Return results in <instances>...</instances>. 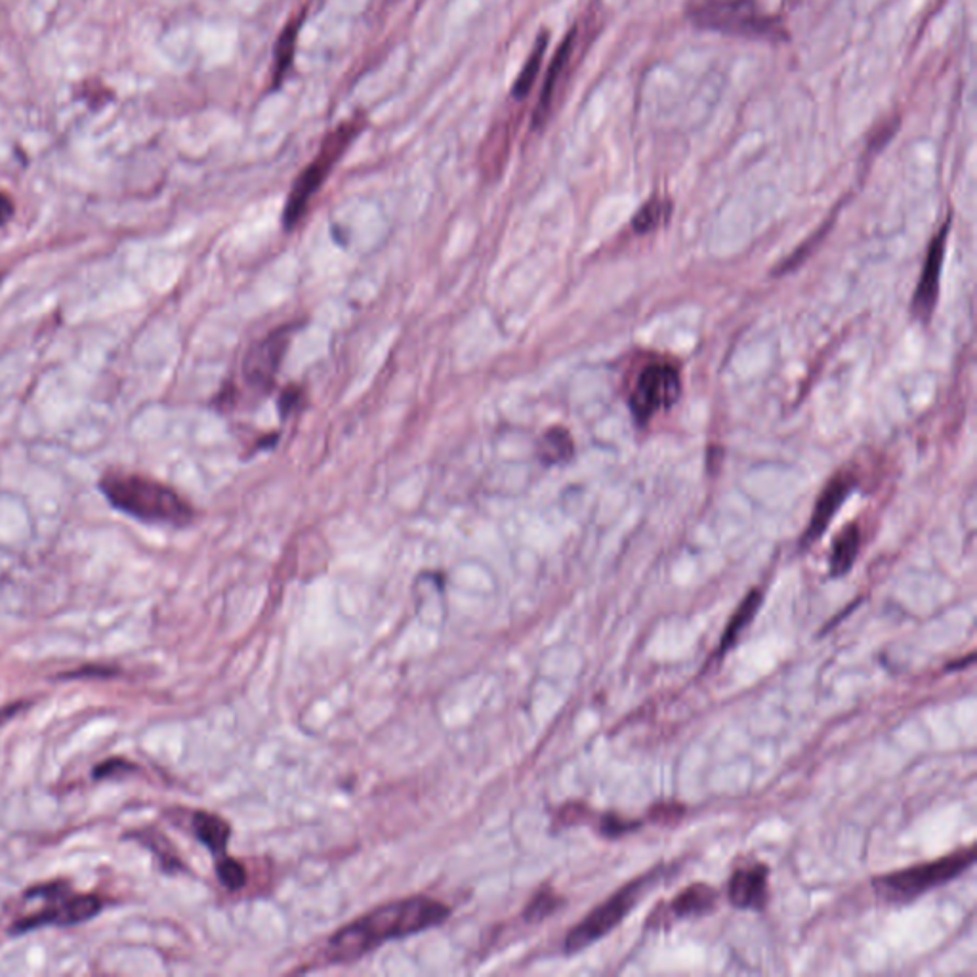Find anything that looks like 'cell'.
<instances>
[{
  "label": "cell",
  "mask_w": 977,
  "mask_h": 977,
  "mask_svg": "<svg viewBox=\"0 0 977 977\" xmlns=\"http://www.w3.org/2000/svg\"><path fill=\"white\" fill-rule=\"evenodd\" d=\"M102 899L96 896L61 897L58 903L33 914L30 919L18 922L14 930H18V934H22V932H30L35 928L46 927V924L74 927V924H81V922L94 919L96 914L102 911Z\"/></svg>",
  "instance_id": "cell-9"
},
{
  "label": "cell",
  "mask_w": 977,
  "mask_h": 977,
  "mask_svg": "<svg viewBox=\"0 0 977 977\" xmlns=\"http://www.w3.org/2000/svg\"><path fill=\"white\" fill-rule=\"evenodd\" d=\"M860 527L855 526V524H850V526H847L844 531L840 532L839 537H836V540H834V544H832V576H844L846 575L847 571L854 568L855 558H857V554H860Z\"/></svg>",
  "instance_id": "cell-18"
},
{
  "label": "cell",
  "mask_w": 977,
  "mask_h": 977,
  "mask_svg": "<svg viewBox=\"0 0 977 977\" xmlns=\"http://www.w3.org/2000/svg\"><path fill=\"white\" fill-rule=\"evenodd\" d=\"M304 15L294 18L292 22L287 23L285 30L279 35L278 44H276V54H273V69H271V79L273 87L278 88L281 81L285 79L287 71L291 69L292 59L296 54V41H299L300 25H302Z\"/></svg>",
  "instance_id": "cell-16"
},
{
  "label": "cell",
  "mask_w": 977,
  "mask_h": 977,
  "mask_svg": "<svg viewBox=\"0 0 977 977\" xmlns=\"http://www.w3.org/2000/svg\"><path fill=\"white\" fill-rule=\"evenodd\" d=\"M716 899H718V894L715 888H710L708 884H693L687 890L674 897L669 917L671 919L672 914H674V919L703 917L715 909Z\"/></svg>",
  "instance_id": "cell-14"
},
{
  "label": "cell",
  "mask_w": 977,
  "mask_h": 977,
  "mask_svg": "<svg viewBox=\"0 0 977 977\" xmlns=\"http://www.w3.org/2000/svg\"><path fill=\"white\" fill-rule=\"evenodd\" d=\"M669 211H671V204L664 203L661 199H653L650 203L643 204L632 220L636 234L653 232L669 216Z\"/></svg>",
  "instance_id": "cell-21"
},
{
  "label": "cell",
  "mask_w": 977,
  "mask_h": 977,
  "mask_svg": "<svg viewBox=\"0 0 977 977\" xmlns=\"http://www.w3.org/2000/svg\"><path fill=\"white\" fill-rule=\"evenodd\" d=\"M291 327H279L260 342L250 346L243 361V377L255 392L268 394L276 386L279 369L291 344Z\"/></svg>",
  "instance_id": "cell-8"
},
{
  "label": "cell",
  "mask_w": 977,
  "mask_h": 977,
  "mask_svg": "<svg viewBox=\"0 0 977 977\" xmlns=\"http://www.w3.org/2000/svg\"><path fill=\"white\" fill-rule=\"evenodd\" d=\"M638 827H640V821H627V819H622L617 813H606V816L599 819V832L606 839H619L622 834L636 831Z\"/></svg>",
  "instance_id": "cell-24"
},
{
  "label": "cell",
  "mask_w": 977,
  "mask_h": 977,
  "mask_svg": "<svg viewBox=\"0 0 977 977\" xmlns=\"http://www.w3.org/2000/svg\"><path fill=\"white\" fill-rule=\"evenodd\" d=\"M191 827H193L199 842L209 847L218 860L227 855V842H229L232 829L222 817L206 813V811H198V813H193Z\"/></svg>",
  "instance_id": "cell-15"
},
{
  "label": "cell",
  "mask_w": 977,
  "mask_h": 977,
  "mask_svg": "<svg viewBox=\"0 0 977 977\" xmlns=\"http://www.w3.org/2000/svg\"><path fill=\"white\" fill-rule=\"evenodd\" d=\"M575 38L576 30H571L570 35L563 38L562 46L558 48L554 59H552V64H550L547 81H544V87H542V92H540L539 103H537V110H535V115H532V126H535V128H540L542 124L547 123L550 110H552V102H554L555 87H558V82L562 79L563 71H565L568 61L571 59V54H573V48H575Z\"/></svg>",
  "instance_id": "cell-13"
},
{
  "label": "cell",
  "mask_w": 977,
  "mask_h": 977,
  "mask_svg": "<svg viewBox=\"0 0 977 977\" xmlns=\"http://www.w3.org/2000/svg\"><path fill=\"white\" fill-rule=\"evenodd\" d=\"M976 850L974 846L945 855L941 860L922 863L917 867L903 868L891 875L878 876L873 880L875 891L886 903H909L927 891L934 890L941 884L955 880L966 868L974 865Z\"/></svg>",
  "instance_id": "cell-5"
},
{
  "label": "cell",
  "mask_w": 977,
  "mask_h": 977,
  "mask_svg": "<svg viewBox=\"0 0 977 977\" xmlns=\"http://www.w3.org/2000/svg\"><path fill=\"white\" fill-rule=\"evenodd\" d=\"M12 216H14V203L8 195L0 193V226H4Z\"/></svg>",
  "instance_id": "cell-27"
},
{
  "label": "cell",
  "mask_w": 977,
  "mask_h": 977,
  "mask_svg": "<svg viewBox=\"0 0 977 977\" xmlns=\"http://www.w3.org/2000/svg\"><path fill=\"white\" fill-rule=\"evenodd\" d=\"M573 449L575 447H573L570 431L563 430L560 426L544 431V436L540 438L539 454L544 464L568 462L573 457Z\"/></svg>",
  "instance_id": "cell-20"
},
{
  "label": "cell",
  "mask_w": 977,
  "mask_h": 977,
  "mask_svg": "<svg viewBox=\"0 0 977 977\" xmlns=\"http://www.w3.org/2000/svg\"><path fill=\"white\" fill-rule=\"evenodd\" d=\"M948 227H951V224H948L947 220V224L941 227L940 234L935 235L934 242L930 243L924 270H922L919 287H917L914 296H912V315L920 322H930V317L934 315L937 292H940L941 266H943V256H945Z\"/></svg>",
  "instance_id": "cell-10"
},
{
  "label": "cell",
  "mask_w": 977,
  "mask_h": 977,
  "mask_svg": "<svg viewBox=\"0 0 977 977\" xmlns=\"http://www.w3.org/2000/svg\"><path fill=\"white\" fill-rule=\"evenodd\" d=\"M216 873H218L220 883L226 886L227 890H242L247 884V871L239 861L232 860L229 855L220 857L216 863Z\"/></svg>",
  "instance_id": "cell-22"
},
{
  "label": "cell",
  "mask_w": 977,
  "mask_h": 977,
  "mask_svg": "<svg viewBox=\"0 0 977 977\" xmlns=\"http://www.w3.org/2000/svg\"><path fill=\"white\" fill-rule=\"evenodd\" d=\"M656 878H659L656 871L651 875L642 876L635 883L622 886L615 896L607 899L606 903L594 909L581 924H576L571 930L568 940H565V953L575 955L619 927L620 922L635 911L636 905L642 899L643 894L655 884Z\"/></svg>",
  "instance_id": "cell-6"
},
{
  "label": "cell",
  "mask_w": 977,
  "mask_h": 977,
  "mask_svg": "<svg viewBox=\"0 0 977 977\" xmlns=\"http://www.w3.org/2000/svg\"><path fill=\"white\" fill-rule=\"evenodd\" d=\"M22 705H14V707L7 708V710H2L0 712V723L7 722L8 718L12 715H18L20 710H22Z\"/></svg>",
  "instance_id": "cell-28"
},
{
  "label": "cell",
  "mask_w": 977,
  "mask_h": 977,
  "mask_svg": "<svg viewBox=\"0 0 977 977\" xmlns=\"http://www.w3.org/2000/svg\"><path fill=\"white\" fill-rule=\"evenodd\" d=\"M855 485H857V482H855L852 475L839 474L836 478H832L829 485L821 493V496H819L816 512L811 516L810 526L804 532V548L811 547V544H816L817 540L821 539V535L827 531V527L831 526L834 514L844 504L847 495L854 491Z\"/></svg>",
  "instance_id": "cell-11"
},
{
  "label": "cell",
  "mask_w": 977,
  "mask_h": 977,
  "mask_svg": "<svg viewBox=\"0 0 977 977\" xmlns=\"http://www.w3.org/2000/svg\"><path fill=\"white\" fill-rule=\"evenodd\" d=\"M728 899L737 909L762 911L767 903V867L737 868L728 884Z\"/></svg>",
  "instance_id": "cell-12"
},
{
  "label": "cell",
  "mask_w": 977,
  "mask_h": 977,
  "mask_svg": "<svg viewBox=\"0 0 977 977\" xmlns=\"http://www.w3.org/2000/svg\"><path fill=\"white\" fill-rule=\"evenodd\" d=\"M682 394V380L676 367L653 363L640 372L630 394V411L636 423L643 426L664 408L672 407Z\"/></svg>",
  "instance_id": "cell-7"
},
{
  "label": "cell",
  "mask_w": 977,
  "mask_h": 977,
  "mask_svg": "<svg viewBox=\"0 0 977 977\" xmlns=\"http://www.w3.org/2000/svg\"><path fill=\"white\" fill-rule=\"evenodd\" d=\"M449 919V907L431 897L416 896L380 905L361 919L338 930L323 948V964H350L382 943L402 940L439 927Z\"/></svg>",
  "instance_id": "cell-1"
},
{
  "label": "cell",
  "mask_w": 977,
  "mask_h": 977,
  "mask_svg": "<svg viewBox=\"0 0 977 977\" xmlns=\"http://www.w3.org/2000/svg\"><path fill=\"white\" fill-rule=\"evenodd\" d=\"M132 770H134V766L126 760H108V762H103L102 766L96 767L94 775L98 779H103V777L126 774V772H132Z\"/></svg>",
  "instance_id": "cell-26"
},
{
  "label": "cell",
  "mask_w": 977,
  "mask_h": 977,
  "mask_svg": "<svg viewBox=\"0 0 977 977\" xmlns=\"http://www.w3.org/2000/svg\"><path fill=\"white\" fill-rule=\"evenodd\" d=\"M684 811H686V808L680 806V804L663 802L656 804V806L651 808L650 817L656 823L672 824L680 821V817L684 816Z\"/></svg>",
  "instance_id": "cell-25"
},
{
  "label": "cell",
  "mask_w": 977,
  "mask_h": 977,
  "mask_svg": "<svg viewBox=\"0 0 977 977\" xmlns=\"http://www.w3.org/2000/svg\"><path fill=\"white\" fill-rule=\"evenodd\" d=\"M367 126V119L358 113L356 117H351L346 123L338 124L335 131L327 134V138L323 139L319 154L315 155L314 161L310 162L304 172L296 178V182L292 186L289 199H287L285 214H283V224L287 229L299 226L300 220L304 218L307 206L315 198V193L322 190L323 183L327 180V176L333 172L336 162L342 159L346 149L350 147L351 142L358 138L359 132Z\"/></svg>",
  "instance_id": "cell-4"
},
{
  "label": "cell",
  "mask_w": 977,
  "mask_h": 977,
  "mask_svg": "<svg viewBox=\"0 0 977 977\" xmlns=\"http://www.w3.org/2000/svg\"><path fill=\"white\" fill-rule=\"evenodd\" d=\"M760 606H762V592H749L746 598L741 602V606L737 607V611L733 613V617L728 622V628H726V632L722 636V642H720L718 655L722 656L726 651H730L735 645L739 636L743 635L744 628L749 627L752 619L756 617Z\"/></svg>",
  "instance_id": "cell-17"
},
{
  "label": "cell",
  "mask_w": 977,
  "mask_h": 977,
  "mask_svg": "<svg viewBox=\"0 0 977 977\" xmlns=\"http://www.w3.org/2000/svg\"><path fill=\"white\" fill-rule=\"evenodd\" d=\"M548 41H550V35H548L547 31H542L539 38H537V43L532 46L526 66L519 71L518 79H516L514 87H512V96H514V98L521 100V98H526V96L531 92L532 85H535V81H537V77H539L540 74V66H542L544 52H547Z\"/></svg>",
  "instance_id": "cell-19"
},
{
  "label": "cell",
  "mask_w": 977,
  "mask_h": 977,
  "mask_svg": "<svg viewBox=\"0 0 977 977\" xmlns=\"http://www.w3.org/2000/svg\"><path fill=\"white\" fill-rule=\"evenodd\" d=\"M560 905H562V899L555 896L554 891H539L526 909V920L527 922H540V920L548 919L552 912L560 909Z\"/></svg>",
  "instance_id": "cell-23"
},
{
  "label": "cell",
  "mask_w": 977,
  "mask_h": 977,
  "mask_svg": "<svg viewBox=\"0 0 977 977\" xmlns=\"http://www.w3.org/2000/svg\"><path fill=\"white\" fill-rule=\"evenodd\" d=\"M100 488L111 506L146 524L183 527L195 516L175 488L144 475L111 472L103 475Z\"/></svg>",
  "instance_id": "cell-2"
},
{
  "label": "cell",
  "mask_w": 977,
  "mask_h": 977,
  "mask_svg": "<svg viewBox=\"0 0 977 977\" xmlns=\"http://www.w3.org/2000/svg\"><path fill=\"white\" fill-rule=\"evenodd\" d=\"M686 18L699 30L737 37L785 41L781 18L767 14L756 0H686Z\"/></svg>",
  "instance_id": "cell-3"
}]
</instances>
